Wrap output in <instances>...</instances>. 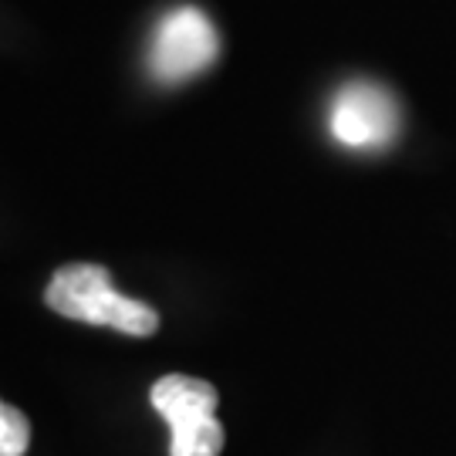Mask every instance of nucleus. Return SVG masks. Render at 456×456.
<instances>
[{"label":"nucleus","instance_id":"f257e3e1","mask_svg":"<svg viewBox=\"0 0 456 456\" xmlns=\"http://www.w3.org/2000/svg\"><path fill=\"white\" fill-rule=\"evenodd\" d=\"M48 308L71 322L115 328L132 338H149L159 328V314L112 288V274L98 264H68L48 284Z\"/></svg>","mask_w":456,"mask_h":456},{"label":"nucleus","instance_id":"f03ea898","mask_svg":"<svg viewBox=\"0 0 456 456\" xmlns=\"http://www.w3.org/2000/svg\"><path fill=\"white\" fill-rule=\"evenodd\" d=\"M149 399L173 433L169 456L224 453V426L216 419V389L210 382L193 375H163Z\"/></svg>","mask_w":456,"mask_h":456},{"label":"nucleus","instance_id":"7ed1b4c3","mask_svg":"<svg viewBox=\"0 0 456 456\" xmlns=\"http://www.w3.org/2000/svg\"><path fill=\"white\" fill-rule=\"evenodd\" d=\"M216 54H220V37L210 17L196 7H176L159 20L152 34L149 71L163 85H176L207 71L216 61Z\"/></svg>","mask_w":456,"mask_h":456},{"label":"nucleus","instance_id":"20e7f679","mask_svg":"<svg viewBox=\"0 0 456 456\" xmlns=\"http://www.w3.org/2000/svg\"><path fill=\"white\" fill-rule=\"evenodd\" d=\"M399 132L395 98L372 82H352L335 95L331 135L348 149H382Z\"/></svg>","mask_w":456,"mask_h":456},{"label":"nucleus","instance_id":"39448f33","mask_svg":"<svg viewBox=\"0 0 456 456\" xmlns=\"http://www.w3.org/2000/svg\"><path fill=\"white\" fill-rule=\"evenodd\" d=\"M31 446V423L17 406L0 399V456H24Z\"/></svg>","mask_w":456,"mask_h":456}]
</instances>
